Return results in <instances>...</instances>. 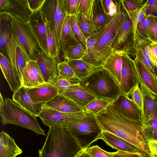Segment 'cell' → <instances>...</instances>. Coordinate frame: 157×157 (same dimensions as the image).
<instances>
[{"instance_id":"cell-1","label":"cell","mask_w":157,"mask_h":157,"mask_svg":"<svg viewBox=\"0 0 157 157\" xmlns=\"http://www.w3.org/2000/svg\"><path fill=\"white\" fill-rule=\"evenodd\" d=\"M102 131L109 132L137 147L142 152H149L148 140L141 126L115 111L112 104L96 116Z\"/></svg>"},{"instance_id":"cell-2","label":"cell","mask_w":157,"mask_h":157,"mask_svg":"<svg viewBox=\"0 0 157 157\" xmlns=\"http://www.w3.org/2000/svg\"><path fill=\"white\" fill-rule=\"evenodd\" d=\"M39 157H77L82 150L71 136L67 125L49 128Z\"/></svg>"},{"instance_id":"cell-3","label":"cell","mask_w":157,"mask_h":157,"mask_svg":"<svg viewBox=\"0 0 157 157\" xmlns=\"http://www.w3.org/2000/svg\"><path fill=\"white\" fill-rule=\"evenodd\" d=\"M79 84L96 99L116 100L122 93L120 85L109 72L102 68L95 69L79 80Z\"/></svg>"},{"instance_id":"cell-4","label":"cell","mask_w":157,"mask_h":157,"mask_svg":"<svg viewBox=\"0 0 157 157\" xmlns=\"http://www.w3.org/2000/svg\"><path fill=\"white\" fill-rule=\"evenodd\" d=\"M2 125L12 124L32 130L37 135L46 136L45 130L40 127L37 117L26 110L12 99H5L3 106L0 107Z\"/></svg>"},{"instance_id":"cell-5","label":"cell","mask_w":157,"mask_h":157,"mask_svg":"<svg viewBox=\"0 0 157 157\" xmlns=\"http://www.w3.org/2000/svg\"><path fill=\"white\" fill-rule=\"evenodd\" d=\"M67 126L69 133L82 150L99 139L102 132L96 116L90 113L72 120Z\"/></svg>"},{"instance_id":"cell-6","label":"cell","mask_w":157,"mask_h":157,"mask_svg":"<svg viewBox=\"0 0 157 157\" xmlns=\"http://www.w3.org/2000/svg\"><path fill=\"white\" fill-rule=\"evenodd\" d=\"M122 3V2H121ZM122 15L119 29L111 47L113 50L136 58L134 48L136 29L128 13L122 4Z\"/></svg>"},{"instance_id":"cell-7","label":"cell","mask_w":157,"mask_h":157,"mask_svg":"<svg viewBox=\"0 0 157 157\" xmlns=\"http://www.w3.org/2000/svg\"><path fill=\"white\" fill-rule=\"evenodd\" d=\"M10 15L13 30L29 60H36L38 54L42 50L29 23Z\"/></svg>"},{"instance_id":"cell-8","label":"cell","mask_w":157,"mask_h":157,"mask_svg":"<svg viewBox=\"0 0 157 157\" xmlns=\"http://www.w3.org/2000/svg\"><path fill=\"white\" fill-rule=\"evenodd\" d=\"M63 0H46L41 9L52 29L59 51L62 29L67 16L63 8Z\"/></svg>"},{"instance_id":"cell-9","label":"cell","mask_w":157,"mask_h":157,"mask_svg":"<svg viewBox=\"0 0 157 157\" xmlns=\"http://www.w3.org/2000/svg\"><path fill=\"white\" fill-rule=\"evenodd\" d=\"M122 62L120 86L122 94L128 96L132 89L140 83L134 60L128 55L123 53Z\"/></svg>"},{"instance_id":"cell-10","label":"cell","mask_w":157,"mask_h":157,"mask_svg":"<svg viewBox=\"0 0 157 157\" xmlns=\"http://www.w3.org/2000/svg\"><path fill=\"white\" fill-rule=\"evenodd\" d=\"M85 111L74 113H63L53 109L42 107L38 117L45 125L49 128L57 125H67L72 120L85 116Z\"/></svg>"},{"instance_id":"cell-11","label":"cell","mask_w":157,"mask_h":157,"mask_svg":"<svg viewBox=\"0 0 157 157\" xmlns=\"http://www.w3.org/2000/svg\"><path fill=\"white\" fill-rule=\"evenodd\" d=\"M112 105L117 112L128 120L142 126V111L128 96L121 94L114 101Z\"/></svg>"},{"instance_id":"cell-12","label":"cell","mask_w":157,"mask_h":157,"mask_svg":"<svg viewBox=\"0 0 157 157\" xmlns=\"http://www.w3.org/2000/svg\"><path fill=\"white\" fill-rule=\"evenodd\" d=\"M44 18L45 15L41 10L31 14L29 23L41 50L48 54Z\"/></svg>"},{"instance_id":"cell-13","label":"cell","mask_w":157,"mask_h":157,"mask_svg":"<svg viewBox=\"0 0 157 157\" xmlns=\"http://www.w3.org/2000/svg\"><path fill=\"white\" fill-rule=\"evenodd\" d=\"M45 83H49L59 75L57 68L58 61L42 50L38 55L36 60Z\"/></svg>"},{"instance_id":"cell-14","label":"cell","mask_w":157,"mask_h":157,"mask_svg":"<svg viewBox=\"0 0 157 157\" xmlns=\"http://www.w3.org/2000/svg\"><path fill=\"white\" fill-rule=\"evenodd\" d=\"M12 99L23 108L38 117L44 103H37L32 99L28 91V87L21 86L14 92Z\"/></svg>"},{"instance_id":"cell-15","label":"cell","mask_w":157,"mask_h":157,"mask_svg":"<svg viewBox=\"0 0 157 157\" xmlns=\"http://www.w3.org/2000/svg\"><path fill=\"white\" fill-rule=\"evenodd\" d=\"M60 94L71 100L84 111L89 103L96 99L79 84L70 86Z\"/></svg>"},{"instance_id":"cell-16","label":"cell","mask_w":157,"mask_h":157,"mask_svg":"<svg viewBox=\"0 0 157 157\" xmlns=\"http://www.w3.org/2000/svg\"><path fill=\"white\" fill-rule=\"evenodd\" d=\"M44 83L36 61L29 60L23 71L21 86L32 87Z\"/></svg>"},{"instance_id":"cell-17","label":"cell","mask_w":157,"mask_h":157,"mask_svg":"<svg viewBox=\"0 0 157 157\" xmlns=\"http://www.w3.org/2000/svg\"><path fill=\"white\" fill-rule=\"evenodd\" d=\"M28 91L32 100L37 103H45L58 94L57 89L49 83L28 87Z\"/></svg>"},{"instance_id":"cell-18","label":"cell","mask_w":157,"mask_h":157,"mask_svg":"<svg viewBox=\"0 0 157 157\" xmlns=\"http://www.w3.org/2000/svg\"><path fill=\"white\" fill-rule=\"evenodd\" d=\"M117 6V12L98 33V36H102L107 41L108 46L110 47L119 29L122 15L121 0H116Z\"/></svg>"},{"instance_id":"cell-19","label":"cell","mask_w":157,"mask_h":157,"mask_svg":"<svg viewBox=\"0 0 157 157\" xmlns=\"http://www.w3.org/2000/svg\"><path fill=\"white\" fill-rule=\"evenodd\" d=\"M134 61L140 83L152 94L157 96V77L153 75L141 61L136 58Z\"/></svg>"},{"instance_id":"cell-20","label":"cell","mask_w":157,"mask_h":157,"mask_svg":"<svg viewBox=\"0 0 157 157\" xmlns=\"http://www.w3.org/2000/svg\"><path fill=\"white\" fill-rule=\"evenodd\" d=\"M43 107L63 113H74L84 111L73 101L58 94L51 100L45 103Z\"/></svg>"},{"instance_id":"cell-21","label":"cell","mask_w":157,"mask_h":157,"mask_svg":"<svg viewBox=\"0 0 157 157\" xmlns=\"http://www.w3.org/2000/svg\"><path fill=\"white\" fill-rule=\"evenodd\" d=\"M99 139L117 151L130 153L142 152L137 147L130 143L107 131H102Z\"/></svg>"},{"instance_id":"cell-22","label":"cell","mask_w":157,"mask_h":157,"mask_svg":"<svg viewBox=\"0 0 157 157\" xmlns=\"http://www.w3.org/2000/svg\"><path fill=\"white\" fill-rule=\"evenodd\" d=\"M3 12L26 22H29L32 12L28 0H8V4Z\"/></svg>"},{"instance_id":"cell-23","label":"cell","mask_w":157,"mask_h":157,"mask_svg":"<svg viewBox=\"0 0 157 157\" xmlns=\"http://www.w3.org/2000/svg\"><path fill=\"white\" fill-rule=\"evenodd\" d=\"M0 66L11 91L14 92L21 86V82L8 58L1 52L0 53Z\"/></svg>"},{"instance_id":"cell-24","label":"cell","mask_w":157,"mask_h":157,"mask_svg":"<svg viewBox=\"0 0 157 157\" xmlns=\"http://www.w3.org/2000/svg\"><path fill=\"white\" fill-rule=\"evenodd\" d=\"M112 18L106 13L102 0H94L91 23L94 34L100 32Z\"/></svg>"},{"instance_id":"cell-25","label":"cell","mask_w":157,"mask_h":157,"mask_svg":"<svg viewBox=\"0 0 157 157\" xmlns=\"http://www.w3.org/2000/svg\"><path fill=\"white\" fill-rule=\"evenodd\" d=\"M22 153L13 138L3 131L0 132V157H16Z\"/></svg>"},{"instance_id":"cell-26","label":"cell","mask_w":157,"mask_h":157,"mask_svg":"<svg viewBox=\"0 0 157 157\" xmlns=\"http://www.w3.org/2000/svg\"><path fill=\"white\" fill-rule=\"evenodd\" d=\"M140 84L143 98L141 125L142 126L152 118L156 105V96L154 95Z\"/></svg>"},{"instance_id":"cell-27","label":"cell","mask_w":157,"mask_h":157,"mask_svg":"<svg viewBox=\"0 0 157 157\" xmlns=\"http://www.w3.org/2000/svg\"><path fill=\"white\" fill-rule=\"evenodd\" d=\"M70 16L67 15L65 18L59 40L60 50L62 52L63 56L68 47L77 44H81L76 39L72 31L70 23Z\"/></svg>"},{"instance_id":"cell-28","label":"cell","mask_w":157,"mask_h":157,"mask_svg":"<svg viewBox=\"0 0 157 157\" xmlns=\"http://www.w3.org/2000/svg\"><path fill=\"white\" fill-rule=\"evenodd\" d=\"M0 52L5 55L6 45L11 40L12 28L10 14L5 12H0Z\"/></svg>"},{"instance_id":"cell-29","label":"cell","mask_w":157,"mask_h":157,"mask_svg":"<svg viewBox=\"0 0 157 157\" xmlns=\"http://www.w3.org/2000/svg\"><path fill=\"white\" fill-rule=\"evenodd\" d=\"M122 52L113 50L101 67L111 74L119 83L122 66Z\"/></svg>"},{"instance_id":"cell-30","label":"cell","mask_w":157,"mask_h":157,"mask_svg":"<svg viewBox=\"0 0 157 157\" xmlns=\"http://www.w3.org/2000/svg\"><path fill=\"white\" fill-rule=\"evenodd\" d=\"M67 61L76 77L79 80L88 75L95 69L93 65L82 59Z\"/></svg>"},{"instance_id":"cell-31","label":"cell","mask_w":157,"mask_h":157,"mask_svg":"<svg viewBox=\"0 0 157 157\" xmlns=\"http://www.w3.org/2000/svg\"><path fill=\"white\" fill-rule=\"evenodd\" d=\"M16 36V45L15 54V71L20 78L21 84L23 71L29 59L23 48L21 44Z\"/></svg>"},{"instance_id":"cell-32","label":"cell","mask_w":157,"mask_h":157,"mask_svg":"<svg viewBox=\"0 0 157 157\" xmlns=\"http://www.w3.org/2000/svg\"><path fill=\"white\" fill-rule=\"evenodd\" d=\"M153 42L149 39L145 38L136 30L134 48L140 49L144 57L150 60L157 67V64L151 55L148 48V45Z\"/></svg>"},{"instance_id":"cell-33","label":"cell","mask_w":157,"mask_h":157,"mask_svg":"<svg viewBox=\"0 0 157 157\" xmlns=\"http://www.w3.org/2000/svg\"><path fill=\"white\" fill-rule=\"evenodd\" d=\"M44 20L46 28L48 54L51 57L56 59L59 63L61 62L58 58L60 51L58 48L55 37L45 16Z\"/></svg>"},{"instance_id":"cell-34","label":"cell","mask_w":157,"mask_h":157,"mask_svg":"<svg viewBox=\"0 0 157 157\" xmlns=\"http://www.w3.org/2000/svg\"><path fill=\"white\" fill-rule=\"evenodd\" d=\"M114 100L109 98L96 99L89 103L84 111L96 116L99 113L112 104Z\"/></svg>"},{"instance_id":"cell-35","label":"cell","mask_w":157,"mask_h":157,"mask_svg":"<svg viewBox=\"0 0 157 157\" xmlns=\"http://www.w3.org/2000/svg\"><path fill=\"white\" fill-rule=\"evenodd\" d=\"M86 53V48L81 44H77L68 47L63 57L66 61L80 59Z\"/></svg>"},{"instance_id":"cell-36","label":"cell","mask_w":157,"mask_h":157,"mask_svg":"<svg viewBox=\"0 0 157 157\" xmlns=\"http://www.w3.org/2000/svg\"><path fill=\"white\" fill-rule=\"evenodd\" d=\"M79 80L76 78H67L58 76L49 83L55 86L57 89L58 94H60L70 86L78 84Z\"/></svg>"},{"instance_id":"cell-37","label":"cell","mask_w":157,"mask_h":157,"mask_svg":"<svg viewBox=\"0 0 157 157\" xmlns=\"http://www.w3.org/2000/svg\"><path fill=\"white\" fill-rule=\"evenodd\" d=\"M76 17L77 23L86 40L94 35V33L91 22L81 13H78Z\"/></svg>"},{"instance_id":"cell-38","label":"cell","mask_w":157,"mask_h":157,"mask_svg":"<svg viewBox=\"0 0 157 157\" xmlns=\"http://www.w3.org/2000/svg\"><path fill=\"white\" fill-rule=\"evenodd\" d=\"M94 1V0H80L78 10V13H82L90 22L92 17Z\"/></svg>"},{"instance_id":"cell-39","label":"cell","mask_w":157,"mask_h":157,"mask_svg":"<svg viewBox=\"0 0 157 157\" xmlns=\"http://www.w3.org/2000/svg\"><path fill=\"white\" fill-rule=\"evenodd\" d=\"M57 68L58 76L67 78H76L74 72L66 60H65L58 63Z\"/></svg>"},{"instance_id":"cell-40","label":"cell","mask_w":157,"mask_h":157,"mask_svg":"<svg viewBox=\"0 0 157 157\" xmlns=\"http://www.w3.org/2000/svg\"><path fill=\"white\" fill-rule=\"evenodd\" d=\"M70 23L72 31L76 39L86 48V40L77 23L75 16H70Z\"/></svg>"},{"instance_id":"cell-41","label":"cell","mask_w":157,"mask_h":157,"mask_svg":"<svg viewBox=\"0 0 157 157\" xmlns=\"http://www.w3.org/2000/svg\"><path fill=\"white\" fill-rule=\"evenodd\" d=\"M63 8L67 15L75 16L78 10L80 0H63Z\"/></svg>"},{"instance_id":"cell-42","label":"cell","mask_w":157,"mask_h":157,"mask_svg":"<svg viewBox=\"0 0 157 157\" xmlns=\"http://www.w3.org/2000/svg\"><path fill=\"white\" fill-rule=\"evenodd\" d=\"M144 0H121L122 4L126 11L129 13L143 7L147 2Z\"/></svg>"},{"instance_id":"cell-43","label":"cell","mask_w":157,"mask_h":157,"mask_svg":"<svg viewBox=\"0 0 157 157\" xmlns=\"http://www.w3.org/2000/svg\"><path fill=\"white\" fill-rule=\"evenodd\" d=\"M85 150L91 157H113L114 153L107 151L97 145H93Z\"/></svg>"},{"instance_id":"cell-44","label":"cell","mask_w":157,"mask_h":157,"mask_svg":"<svg viewBox=\"0 0 157 157\" xmlns=\"http://www.w3.org/2000/svg\"><path fill=\"white\" fill-rule=\"evenodd\" d=\"M128 97L131 98L138 106L142 112L143 106V98L142 92L139 84L134 87L129 94Z\"/></svg>"},{"instance_id":"cell-45","label":"cell","mask_w":157,"mask_h":157,"mask_svg":"<svg viewBox=\"0 0 157 157\" xmlns=\"http://www.w3.org/2000/svg\"><path fill=\"white\" fill-rule=\"evenodd\" d=\"M135 53L136 58L141 61L153 75L157 77V67L150 60L144 57L140 49H136Z\"/></svg>"},{"instance_id":"cell-46","label":"cell","mask_w":157,"mask_h":157,"mask_svg":"<svg viewBox=\"0 0 157 157\" xmlns=\"http://www.w3.org/2000/svg\"><path fill=\"white\" fill-rule=\"evenodd\" d=\"M150 21L151 16H145L143 19L137 24L136 29V30L141 36L148 39Z\"/></svg>"},{"instance_id":"cell-47","label":"cell","mask_w":157,"mask_h":157,"mask_svg":"<svg viewBox=\"0 0 157 157\" xmlns=\"http://www.w3.org/2000/svg\"><path fill=\"white\" fill-rule=\"evenodd\" d=\"M144 6L134 11L127 12L136 30L137 24L140 22L146 16Z\"/></svg>"},{"instance_id":"cell-48","label":"cell","mask_w":157,"mask_h":157,"mask_svg":"<svg viewBox=\"0 0 157 157\" xmlns=\"http://www.w3.org/2000/svg\"><path fill=\"white\" fill-rule=\"evenodd\" d=\"M106 13L110 18L113 17L117 13V6L116 0H102Z\"/></svg>"},{"instance_id":"cell-49","label":"cell","mask_w":157,"mask_h":157,"mask_svg":"<svg viewBox=\"0 0 157 157\" xmlns=\"http://www.w3.org/2000/svg\"><path fill=\"white\" fill-rule=\"evenodd\" d=\"M144 7L146 16L157 17V0H147Z\"/></svg>"},{"instance_id":"cell-50","label":"cell","mask_w":157,"mask_h":157,"mask_svg":"<svg viewBox=\"0 0 157 157\" xmlns=\"http://www.w3.org/2000/svg\"><path fill=\"white\" fill-rule=\"evenodd\" d=\"M148 33L149 39L153 43H157V17L151 16Z\"/></svg>"},{"instance_id":"cell-51","label":"cell","mask_w":157,"mask_h":157,"mask_svg":"<svg viewBox=\"0 0 157 157\" xmlns=\"http://www.w3.org/2000/svg\"><path fill=\"white\" fill-rule=\"evenodd\" d=\"M146 154L141 152L130 153L117 151L114 152L113 157H145Z\"/></svg>"},{"instance_id":"cell-52","label":"cell","mask_w":157,"mask_h":157,"mask_svg":"<svg viewBox=\"0 0 157 157\" xmlns=\"http://www.w3.org/2000/svg\"><path fill=\"white\" fill-rule=\"evenodd\" d=\"M46 0H28L32 13L40 10Z\"/></svg>"},{"instance_id":"cell-53","label":"cell","mask_w":157,"mask_h":157,"mask_svg":"<svg viewBox=\"0 0 157 157\" xmlns=\"http://www.w3.org/2000/svg\"><path fill=\"white\" fill-rule=\"evenodd\" d=\"M96 42L94 50L97 51L103 50L109 46L107 41L102 36H98L95 34Z\"/></svg>"},{"instance_id":"cell-54","label":"cell","mask_w":157,"mask_h":157,"mask_svg":"<svg viewBox=\"0 0 157 157\" xmlns=\"http://www.w3.org/2000/svg\"><path fill=\"white\" fill-rule=\"evenodd\" d=\"M147 144L149 152L157 156V141L149 140Z\"/></svg>"},{"instance_id":"cell-55","label":"cell","mask_w":157,"mask_h":157,"mask_svg":"<svg viewBox=\"0 0 157 157\" xmlns=\"http://www.w3.org/2000/svg\"><path fill=\"white\" fill-rule=\"evenodd\" d=\"M148 48L150 52L157 64V43H153L149 44Z\"/></svg>"},{"instance_id":"cell-56","label":"cell","mask_w":157,"mask_h":157,"mask_svg":"<svg viewBox=\"0 0 157 157\" xmlns=\"http://www.w3.org/2000/svg\"><path fill=\"white\" fill-rule=\"evenodd\" d=\"M148 140H151L157 141V130L148 136Z\"/></svg>"},{"instance_id":"cell-57","label":"cell","mask_w":157,"mask_h":157,"mask_svg":"<svg viewBox=\"0 0 157 157\" xmlns=\"http://www.w3.org/2000/svg\"><path fill=\"white\" fill-rule=\"evenodd\" d=\"M77 157H91L85 150H82L78 154Z\"/></svg>"},{"instance_id":"cell-58","label":"cell","mask_w":157,"mask_h":157,"mask_svg":"<svg viewBox=\"0 0 157 157\" xmlns=\"http://www.w3.org/2000/svg\"><path fill=\"white\" fill-rule=\"evenodd\" d=\"M0 107H1L3 105L4 103V101L3 99L1 93L0 94Z\"/></svg>"},{"instance_id":"cell-59","label":"cell","mask_w":157,"mask_h":157,"mask_svg":"<svg viewBox=\"0 0 157 157\" xmlns=\"http://www.w3.org/2000/svg\"><path fill=\"white\" fill-rule=\"evenodd\" d=\"M147 155L149 157H157V156L155 155L150 152L147 153Z\"/></svg>"},{"instance_id":"cell-60","label":"cell","mask_w":157,"mask_h":157,"mask_svg":"<svg viewBox=\"0 0 157 157\" xmlns=\"http://www.w3.org/2000/svg\"><path fill=\"white\" fill-rule=\"evenodd\" d=\"M146 157H149L147 155L146 156Z\"/></svg>"},{"instance_id":"cell-61","label":"cell","mask_w":157,"mask_h":157,"mask_svg":"<svg viewBox=\"0 0 157 157\" xmlns=\"http://www.w3.org/2000/svg\"></svg>"}]
</instances>
